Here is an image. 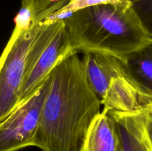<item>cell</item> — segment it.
<instances>
[{"mask_svg": "<svg viewBox=\"0 0 152 151\" xmlns=\"http://www.w3.org/2000/svg\"><path fill=\"white\" fill-rule=\"evenodd\" d=\"M50 76L33 146L42 151H80L91 122L100 112V99L77 53L62 61Z\"/></svg>", "mask_w": 152, "mask_h": 151, "instance_id": "6da1fadb", "label": "cell"}, {"mask_svg": "<svg viewBox=\"0 0 152 151\" xmlns=\"http://www.w3.org/2000/svg\"><path fill=\"white\" fill-rule=\"evenodd\" d=\"M64 20L76 52L105 53L123 63L152 40L132 6H94L77 10Z\"/></svg>", "mask_w": 152, "mask_h": 151, "instance_id": "7a4b0ae2", "label": "cell"}, {"mask_svg": "<svg viewBox=\"0 0 152 151\" xmlns=\"http://www.w3.org/2000/svg\"><path fill=\"white\" fill-rule=\"evenodd\" d=\"M77 53L64 19L42 23L27 56L18 104L30 97L62 61Z\"/></svg>", "mask_w": 152, "mask_h": 151, "instance_id": "3957f363", "label": "cell"}, {"mask_svg": "<svg viewBox=\"0 0 152 151\" xmlns=\"http://www.w3.org/2000/svg\"><path fill=\"white\" fill-rule=\"evenodd\" d=\"M41 27L12 33L0 56V121L17 105L27 56Z\"/></svg>", "mask_w": 152, "mask_h": 151, "instance_id": "277c9868", "label": "cell"}, {"mask_svg": "<svg viewBox=\"0 0 152 151\" xmlns=\"http://www.w3.org/2000/svg\"><path fill=\"white\" fill-rule=\"evenodd\" d=\"M50 81V74L30 97L0 121V151H18L33 146Z\"/></svg>", "mask_w": 152, "mask_h": 151, "instance_id": "5b68a950", "label": "cell"}, {"mask_svg": "<svg viewBox=\"0 0 152 151\" xmlns=\"http://www.w3.org/2000/svg\"><path fill=\"white\" fill-rule=\"evenodd\" d=\"M103 109L120 113L143 110L152 102V96L144 90L128 72L111 78L103 97Z\"/></svg>", "mask_w": 152, "mask_h": 151, "instance_id": "8992f818", "label": "cell"}, {"mask_svg": "<svg viewBox=\"0 0 152 151\" xmlns=\"http://www.w3.org/2000/svg\"><path fill=\"white\" fill-rule=\"evenodd\" d=\"M108 113L117 124L121 151H152L148 118L145 112Z\"/></svg>", "mask_w": 152, "mask_h": 151, "instance_id": "52a82bcc", "label": "cell"}, {"mask_svg": "<svg viewBox=\"0 0 152 151\" xmlns=\"http://www.w3.org/2000/svg\"><path fill=\"white\" fill-rule=\"evenodd\" d=\"M83 61L88 81L99 99L106 91L111 78L127 72L124 63L114 56L98 52H86Z\"/></svg>", "mask_w": 152, "mask_h": 151, "instance_id": "ba28073f", "label": "cell"}, {"mask_svg": "<svg viewBox=\"0 0 152 151\" xmlns=\"http://www.w3.org/2000/svg\"><path fill=\"white\" fill-rule=\"evenodd\" d=\"M80 151H121V143L114 118L103 109L91 122Z\"/></svg>", "mask_w": 152, "mask_h": 151, "instance_id": "9c48e42d", "label": "cell"}, {"mask_svg": "<svg viewBox=\"0 0 152 151\" xmlns=\"http://www.w3.org/2000/svg\"><path fill=\"white\" fill-rule=\"evenodd\" d=\"M69 0H22L19 12L14 19L13 34L33 28L56 14Z\"/></svg>", "mask_w": 152, "mask_h": 151, "instance_id": "30bf717a", "label": "cell"}, {"mask_svg": "<svg viewBox=\"0 0 152 151\" xmlns=\"http://www.w3.org/2000/svg\"><path fill=\"white\" fill-rule=\"evenodd\" d=\"M124 65L129 75L152 96V40L132 53Z\"/></svg>", "mask_w": 152, "mask_h": 151, "instance_id": "8fae6325", "label": "cell"}, {"mask_svg": "<svg viewBox=\"0 0 152 151\" xmlns=\"http://www.w3.org/2000/svg\"><path fill=\"white\" fill-rule=\"evenodd\" d=\"M101 4H114L123 7L132 6L130 0H69L68 4L63 8L61 9L56 14L46 19L42 22L50 23L53 21L66 19L77 10Z\"/></svg>", "mask_w": 152, "mask_h": 151, "instance_id": "7c38bea8", "label": "cell"}, {"mask_svg": "<svg viewBox=\"0 0 152 151\" xmlns=\"http://www.w3.org/2000/svg\"><path fill=\"white\" fill-rule=\"evenodd\" d=\"M142 25L152 38V0H130Z\"/></svg>", "mask_w": 152, "mask_h": 151, "instance_id": "4fadbf2b", "label": "cell"}, {"mask_svg": "<svg viewBox=\"0 0 152 151\" xmlns=\"http://www.w3.org/2000/svg\"><path fill=\"white\" fill-rule=\"evenodd\" d=\"M142 111H144V112L148 115V116L152 120V102L151 103H150L149 105H147L146 107Z\"/></svg>", "mask_w": 152, "mask_h": 151, "instance_id": "5bb4252c", "label": "cell"}, {"mask_svg": "<svg viewBox=\"0 0 152 151\" xmlns=\"http://www.w3.org/2000/svg\"><path fill=\"white\" fill-rule=\"evenodd\" d=\"M148 131H149L150 137H151V142H152V120L148 118Z\"/></svg>", "mask_w": 152, "mask_h": 151, "instance_id": "9a60e30c", "label": "cell"}]
</instances>
